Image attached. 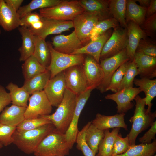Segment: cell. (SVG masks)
I'll list each match as a JSON object with an SVG mask.
<instances>
[{"label": "cell", "instance_id": "cell-12", "mask_svg": "<svg viewBox=\"0 0 156 156\" xmlns=\"http://www.w3.org/2000/svg\"><path fill=\"white\" fill-rule=\"evenodd\" d=\"M66 88L63 71L50 79L43 90L52 106L57 107Z\"/></svg>", "mask_w": 156, "mask_h": 156}, {"label": "cell", "instance_id": "cell-41", "mask_svg": "<svg viewBox=\"0 0 156 156\" xmlns=\"http://www.w3.org/2000/svg\"><path fill=\"white\" fill-rule=\"evenodd\" d=\"M128 62V61L122 64L114 74L106 90V92L110 90L114 93L118 92L119 88L124 76Z\"/></svg>", "mask_w": 156, "mask_h": 156}, {"label": "cell", "instance_id": "cell-23", "mask_svg": "<svg viewBox=\"0 0 156 156\" xmlns=\"http://www.w3.org/2000/svg\"><path fill=\"white\" fill-rule=\"evenodd\" d=\"M26 108L13 104L6 107L0 114V123L16 127L25 119L24 114Z\"/></svg>", "mask_w": 156, "mask_h": 156}, {"label": "cell", "instance_id": "cell-7", "mask_svg": "<svg viewBox=\"0 0 156 156\" xmlns=\"http://www.w3.org/2000/svg\"><path fill=\"white\" fill-rule=\"evenodd\" d=\"M130 60L126 48L117 54L103 60H100V64L104 73L101 84L96 88L102 93L105 92L112 77L117 70L123 63Z\"/></svg>", "mask_w": 156, "mask_h": 156}, {"label": "cell", "instance_id": "cell-39", "mask_svg": "<svg viewBox=\"0 0 156 156\" xmlns=\"http://www.w3.org/2000/svg\"><path fill=\"white\" fill-rule=\"evenodd\" d=\"M91 123L92 121L88 122L80 131H79L76 140L77 148L81 151L84 156H96L87 144L85 140L86 131Z\"/></svg>", "mask_w": 156, "mask_h": 156}, {"label": "cell", "instance_id": "cell-34", "mask_svg": "<svg viewBox=\"0 0 156 156\" xmlns=\"http://www.w3.org/2000/svg\"><path fill=\"white\" fill-rule=\"evenodd\" d=\"M22 68L25 81L29 80L47 69L33 55L24 61Z\"/></svg>", "mask_w": 156, "mask_h": 156}, {"label": "cell", "instance_id": "cell-54", "mask_svg": "<svg viewBox=\"0 0 156 156\" xmlns=\"http://www.w3.org/2000/svg\"><path fill=\"white\" fill-rule=\"evenodd\" d=\"M153 156H156V155H153Z\"/></svg>", "mask_w": 156, "mask_h": 156}, {"label": "cell", "instance_id": "cell-36", "mask_svg": "<svg viewBox=\"0 0 156 156\" xmlns=\"http://www.w3.org/2000/svg\"><path fill=\"white\" fill-rule=\"evenodd\" d=\"M104 135V130L99 129L92 123L86 131V142L95 155L98 152L99 144Z\"/></svg>", "mask_w": 156, "mask_h": 156}, {"label": "cell", "instance_id": "cell-15", "mask_svg": "<svg viewBox=\"0 0 156 156\" xmlns=\"http://www.w3.org/2000/svg\"><path fill=\"white\" fill-rule=\"evenodd\" d=\"M142 92L139 87L126 88L114 94H107L105 98L116 103L118 113H125L133 107V104L131 101Z\"/></svg>", "mask_w": 156, "mask_h": 156}, {"label": "cell", "instance_id": "cell-16", "mask_svg": "<svg viewBox=\"0 0 156 156\" xmlns=\"http://www.w3.org/2000/svg\"><path fill=\"white\" fill-rule=\"evenodd\" d=\"M52 46L56 51L63 53L71 54L75 51L84 46L74 30L68 35H59L52 38Z\"/></svg>", "mask_w": 156, "mask_h": 156}, {"label": "cell", "instance_id": "cell-11", "mask_svg": "<svg viewBox=\"0 0 156 156\" xmlns=\"http://www.w3.org/2000/svg\"><path fill=\"white\" fill-rule=\"evenodd\" d=\"M92 90L88 89L77 95L76 103L71 121L65 133L67 141L72 148L76 140L79 131L78 125L81 113L90 97Z\"/></svg>", "mask_w": 156, "mask_h": 156}, {"label": "cell", "instance_id": "cell-24", "mask_svg": "<svg viewBox=\"0 0 156 156\" xmlns=\"http://www.w3.org/2000/svg\"><path fill=\"white\" fill-rule=\"evenodd\" d=\"M21 35L22 44L18 49L20 61H24L33 55L35 47V36L27 28L21 26L18 28Z\"/></svg>", "mask_w": 156, "mask_h": 156}, {"label": "cell", "instance_id": "cell-9", "mask_svg": "<svg viewBox=\"0 0 156 156\" xmlns=\"http://www.w3.org/2000/svg\"><path fill=\"white\" fill-rule=\"evenodd\" d=\"M29 100L24 114L25 119L38 118L51 113L52 106L43 90L33 93Z\"/></svg>", "mask_w": 156, "mask_h": 156}, {"label": "cell", "instance_id": "cell-19", "mask_svg": "<svg viewBox=\"0 0 156 156\" xmlns=\"http://www.w3.org/2000/svg\"><path fill=\"white\" fill-rule=\"evenodd\" d=\"M113 30L111 29L99 36L94 41L90 42L81 48L75 51L71 54L89 55L93 57L100 64V57L103 47L111 36Z\"/></svg>", "mask_w": 156, "mask_h": 156}, {"label": "cell", "instance_id": "cell-20", "mask_svg": "<svg viewBox=\"0 0 156 156\" xmlns=\"http://www.w3.org/2000/svg\"><path fill=\"white\" fill-rule=\"evenodd\" d=\"M134 60L140 78L151 79L156 76V57L136 52Z\"/></svg>", "mask_w": 156, "mask_h": 156}, {"label": "cell", "instance_id": "cell-51", "mask_svg": "<svg viewBox=\"0 0 156 156\" xmlns=\"http://www.w3.org/2000/svg\"><path fill=\"white\" fill-rule=\"evenodd\" d=\"M136 1L139 3L140 6L147 8L149 6L151 0H138Z\"/></svg>", "mask_w": 156, "mask_h": 156}, {"label": "cell", "instance_id": "cell-50", "mask_svg": "<svg viewBox=\"0 0 156 156\" xmlns=\"http://www.w3.org/2000/svg\"><path fill=\"white\" fill-rule=\"evenodd\" d=\"M156 12V0H151L150 5L147 9L146 17V18L150 16Z\"/></svg>", "mask_w": 156, "mask_h": 156}, {"label": "cell", "instance_id": "cell-28", "mask_svg": "<svg viewBox=\"0 0 156 156\" xmlns=\"http://www.w3.org/2000/svg\"><path fill=\"white\" fill-rule=\"evenodd\" d=\"M50 71L46 69L44 72L25 81L22 87L30 94L36 91L42 90L51 78Z\"/></svg>", "mask_w": 156, "mask_h": 156}, {"label": "cell", "instance_id": "cell-32", "mask_svg": "<svg viewBox=\"0 0 156 156\" xmlns=\"http://www.w3.org/2000/svg\"><path fill=\"white\" fill-rule=\"evenodd\" d=\"M6 88L10 91L9 93L12 104L27 107V102L30 94L22 86L19 87L16 84L10 82L7 86Z\"/></svg>", "mask_w": 156, "mask_h": 156}, {"label": "cell", "instance_id": "cell-27", "mask_svg": "<svg viewBox=\"0 0 156 156\" xmlns=\"http://www.w3.org/2000/svg\"><path fill=\"white\" fill-rule=\"evenodd\" d=\"M147 8L138 5L135 0H126V21H132L139 26L145 21Z\"/></svg>", "mask_w": 156, "mask_h": 156}, {"label": "cell", "instance_id": "cell-5", "mask_svg": "<svg viewBox=\"0 0 156 156\" xmlns=\"http://www.w3.org/2000/svg\"><path fill=\"white\" fill-rule=\"evenodd\" d=\"M84 12L78 0H62L53 7L40 9L39 14L44 18L62 21H73Z\"/></svg>", "mask_w": 156, "mask_h": 156}, {"label": "cell", "instance_id": "cell-53", "mask_svg": "<svg viewBox=\"0 0 156 156\" xmlns=\"http://www.w3.org/2000/svg\"><path fill=\"white\" fill-rule=\"evenodd\" d=\"M1 30H0V34L1 33Z\"/></svg>", "mask_w": 156, "mask_h": 156}, {"label": "cell", "instance_id": "cell-44", "mask_svg": "<svg viewBox=\"0 0 156 156\" xmlns=\"http://www.w3.org/2000/svg\"><path fill=\"white\" fill-rule=\"evenodd\" d=\"M136 52L156 57L155 44L150 41L145 39V38L141 40L137 48Z\"/></svg>", "mask_w": 156, "mask_h": 156}, {"label": "cell", "instance_id": "cell-21", "mask_svg": "<svg viewBox=\"0 0 156 156\" xmlns=\"http://www.w3.org/2000/svg\"><path fill=\"white\" fill-rule=\"evenodd\" d=\"M20 19L17 12L5 2L0 0V25L10 31L20 26Z\"/></svg>", "mask_w": 156, "mask_h": 156}, {"label": "cell", "instance_id": "cell-4", "mask_svg": "<svg viewBox=\"0 0 156 156\" xmlns=\"http://www.w3.org/2000/svg\"><path fill=\"white\" fill-rule=\"evenodd\" d=\"M134 99L135 101V109L133 116L129 120L132 126L127 135L131 145L135 144L138 135L151 126L156 117V111L146 112L144 98H142L138 95Z\"/></svg>", "mask_w": 156, "mask_h": 156}, {"label": "cell", "instance_id": "cell-8", "mask_svg": "<svg viewBox=\"0 0 156 156\" xmlns=\"http://www.w3.org/2000/svg\"><path fill=\"white\" fill-rule=\"evenodd\" d=\"M127 40V29L119 26L114 29L111 36L103 47L100 60L112 57L125 49Z\"/></svg>", "mask_w": 156, "mask_h": 156}, {"label": "cell", "instance_id": "cell-13", "mask_svg": "<svg viewBox=\"0 0 156 156\" xmlns=\"http://www.w3.org/2000/svg\"><path fill=\"white\" fill-rule=\"evenodd\" d=\"M64 73L67 88L77 95L87 89L82 65L72 66L65 70Z\"/></svg>", "mask_w": 156, "mask_h": 156}, {"label": "cell", "instance_id": "cell-35", "mask_svg": "<svg viewBox=\"0 0 156 156\" xmlns=\"http://www.w3.org/2000/svg\"><path fill=\"white\" fill-rule=\"evenodd\" d=\"M62 1L33 0L27 5L21 7L17 12L20 18L21 19L36 9L53 7L59 4Z\"/></svg>", "mask_w": 156, "mask_h": 156}, {"label": "cell", "instance_id": "cell-42", "mask_svg": "<svg viewBox=\"0 0 156 156\" xmlns=\"http://www.w3.org/2000/svg\"><path fill=\"white\" fill-rule=\"evenodd\" d=\"M129 143L128 135L125 138H122L120 134H118L114 140L112 151V156L122 154L129 148Z\"/></svg>", "mask_w": 156, "mask_h": 156}, {"label": "cell", "instance_id": "cell-52", "mask_svg": "<svg viewBox=\"0 0 156 156\" xmlns=\"http://www.w3.org/2000/svg\"><path fill=\"white\" fill-rule=\"evenodd\" d=\"M3 145L0 142V149L3 147Z\"/></svg>", "mask_w": 156, "mask_h": 156}, {"label": "cell", "instance_id": "cell-31", "mask_svg": "<svg viewBox=\"0 0 156 156\" xmlns=\"http://www.w3.org/2000/svg\"><path fill=\"white\" fill-rule=\"evenodd\" d=\"M120 130V128H115L111 132L109 129L104 130V136L99 144L96 156H112L114 140Z\"/></svg>", "mask_w": 156, "mask_h": 156}, {"label": "cell", "instance_id": "cell-29", "mask_svg": "<svg viewBox=\"0 0 156 156\" xmlns=\"http://www.w3.org/2000/svg\"><path fill=\"white\" fill-rule=\"evenodd\" d=\"M46 69L50 65L51 54L45 40L35 36V47L33 55Z\"/></svg>", "mask_w": 156, "mask_h": 156}, {"label": "cell", "instance_id": "cell-3", "mask_svg": "<svg viewBox=\"0 0 156 156\" xmlns=\"http://www.w3.org/2000/svg\"><path fill=\"white\" fill-rule=\"evenodd\" d=\"M71 148L65 134L55 129L42 140L33 154L35 156H66Z\"/></svg>", "mask_w": 156, "mask_h": 156}, {"label": "cell", "instance_id": "cell-38", "mask_svg": "<svg viewBox=\"0 0 156 156\" xmlns=\"http://www.w3.org/2000/svg\"><path fill=\"white\" fill-rule=\"evenodd\" d=\"M139 74L134 59L128 61L122 80L118 91L123 88L133 87V82L135 77Z\"/></svg>", "mask_w": 156, "mask_h": 156}, {"label": "cell", "instance_id": "cell-33", "mask_svg": "<svg viewBox=\"0 0 156 156\" xmlns=\"http://www.w3.org/2000/svg\"><path fill=\"white\" fill-rule=\"evenodd\" d=\"M156 151V141L149 144L131 145L124 153L114 156H153Z\"/></svg>", "mask_w": 156, "mask_h": 156}, {"label": "cell", "instance_id": "cell-1", "mask_svg": "<svg viewBox=\"0 0 156 156\" xmlns=\"http://www.w3.org/2000/svg\"><path fill=\"white\" fill-rule=\"evenodd\" d=\"M55 129L51 123L32 130H16L12 136L13 143L26 154L33 153L42 140Z\"/></svg>", "mask_w": 156, "mask_h": 156}, {"label": "cell", "instance_id": "cell-47", "mask_svg": "<svg viewBox=\"0 0 156 156\" xmlns=\"http://www.w3.org/2000/svg\"><path fill=\"white\" fill-rule=\"evenodd\" d=\"M149 130L144 135L139 139L141 143L149 144L151 140L155 138L156 134V121H154L151 126Z\"/></svg>", "mask_w": 156, "mask_h": 156}, {"label": "cell", "instance_id": "cell-45", "mask_svg": "<svg viewBox=\"0 0 156 156\" xmlns=\"http://www.w3.org/2000/svg\"><path fill=\"white\" fill-rule=\"evenodd\" d=\"M140 26L146 35L152 38L155 37L156 32V13L146 18Z\"/></svg>", "mask_w": 156, "mask_h": 156}, {"label": "cell", "instance_id": "cell-49", "mask_svg": "<svg viewBox=\"0 0 156 156\" xmlns=\"http://www.w3.org/2000/svg\"><path fill=\"white\" fill-rule=\"evenodd\" d=\"M5 2L12 9L17 11L23 1V0H5Z\"/></svg>", "mask_w": 156, "mask_h": 156}, {"label": "cell", "instance_id": "cell-14", "mask_svg": "<svg viewBox=\"0 0 156 156\" xmlns=\"http://www.w3.org/2000/svg\"><path fill=\"white\" fill-rule=\"evenodd\" d=\"M86 80L87 89L93 90L101 83L104 73L100 64L90 55H86L82 64Z\"/></svg>", "mask_w": 156, "mask_h": 156}, {"label": "cell", "instance_id": "cell-17", "mask_svg": "<svg viewBox=\"0 0 156 156\" xmlns=\"http://www.w3.org/2000/svg\"><path fill=\"white\" fill-rule=\"evenodd\" d=\"M73 27L72 21H62L43 17L42 27L34 36L45 40L49 35L60 34Z\"/></svg>", "mask_w": 156, "mask_h": 156}, {"label": "cell", "instance_id": "cell-2", "mask_svg": "<svg viewBox=\"0 0 156 156\" xmlns=\"http://www.w3.org/2000/svg\"><path fill=\"white\" fill-rule=\"evenodd\" d=\"M77 96V95L66 88L63 99L55 112L39 117L50 120L56 130L65 134L72 120Z\"/></svg>", "mask_w": 156, "mask_h": 156}, {"label": "cell", "instance_id": "cell-10", "mask_svg": "<svg viewBox=\"0 0 156 156\" xmlns=\"http://www.w3.org/2000/svg\"><path fill=\"white\" fill-rule=\"evenodd\" d=\"M102 20L98 15L84 12L72 21L73 27L77 37L85 43L88 41H90L92 29L98 22Z\"/></svg>", "mask_w": 156, "mask_h": 156}, {"label": "cell", "instance_id": "cell-30", "mask_svg": "<svg viewBox=\"0 0 156 156\" xmlns=\"http://www.w3.org/2000/svg\"><path fill=\"white\" fill-rule=\"evenodd\" d=\"M109 6L110 13L112 17L120 23L122 27L127 29L126 0H109Z\"/></svg>", "mask_w": 156, "mask_h": 156}, {"label": "cell", "instance_id": "cell-37", "mask_svg": "<svg viewBox=\"0 0 156 156\" xmlns=\"http://www.w3.org/2000/svg\"><path fill=\"white\" fill-rule=\"evenodd\" d=\"M118 24L117 21L113 17L99 21L95 25L91 32L90 42L95 40L109 29H114L119 26Z\"/></svg>", "mask_w": 156, "mask_h": 156}, {"label": "cell", "instance_id": "cell-22", "mask_svg": "<svg viewBox=\"0 0 156 156\" xmlns=\"http://www.w3.org/2000/svg\"><path fill=\"white\" fill-rule=\"evenodd\" d=\"M125 115V113H121L107 116L98 113L92 123L102 130L115 128H122L127 130V125L124 121Z\"/></svg>", "mask_w": 156, "mask_h": 156}, {"label": "cell", "instance_id": "cell-43", "mask_svg": "<svg viewBox=\"0 0 156 156\" xmlns=\"http://www.w3.org/2000/svg\"><path fill=\"white\" fill-rule=\"evenodd\" d=\"M16 127L0 123V142L3 146H7L13 143L12 136Z\"/></svg>", "mask_w": 156, "mask_h": 156}, {"label": "cell", "instance_id": "cell-6", "mask_svg": "<svg viewBox=\"0 0 156 156\" xmlns=\"http://www.w3.org/2000/svg\"><path fill=\"white\" fill-rule=\"evenodd\" d=\"M47 43L51 54V62L47 68L51 73L50 79L69 68L83 64L84 55L61 53L54 49L51 42Z\"/></svg>", "mask_w": 156, "mask_h": 156}, {"label": "cell", "instance_id": "cell-26", "mask_svg": "<svg viewBox=\"0 0 156 156\" xmlns=\"http://www.w3.org/2000/svg\"><path fill=\"white\" fill-rule=\"evenodd\" d=\"M133 83L145 93V105L148 106L146 109L147 113L151 112L152 104L151 101L156 96V79H151L146 78L135 79Z\"/></svg>", "mask_w": 156, "mask_h": 156}, {"label": "cell", "instance_id": "cell-25", "mask_svg": "<svg viewBox=\"0 0 156 156\" xmlns=\"http://www.w3.org/2000/svg\"><path fill=\"white\" fill-rule=\"evenodd\" d=\"M78 1L85 12L98 15L103 19L112 17L109 12V0H80Z\"/></svg>", "mask_w": 156, "mask_h": 156}, {"label": "cell", "instance_id": "cell-18", "mask_svg": "<svg viewBox=\"0 0 156 156\" xmlns=\"http://www.w3.org/2000/svg\"><path fill=\"white\" fill-rule=\"evenodd\" d=\"M127 28L128 36L126 47L127 55L131 60L134 59L137 48L141 39H144L146 34L140 26L132 21L129 22Z\"/></svg>", "mask_w": 156, "mask_h": 156}, {"label": "cell", "instance_id": "cell-46", "mask_svg": "<svg viewBox=\"0 0 156 156\" xmlns=\"http://www.w3.org/2000/svg\"><path fill=\"white\" fill-rule=\"evenodd\" d=\"M42 17L39 13H30L20 19V26L29 28L31 26L40 20Z\"/></svg>", "mask_w": 156, "mask_h": 156}, {"label": "cell", "instance_id": "cell-40", "mask_svg": "<svg viewBox=\"0 0 156 156\" xmlns=\"http://www.w3.org/2000/svg\"><path fill=\"white\" fill-rule=\"evenodd\" d=\"M51 123L50 120L41 117L25 119L16 127V130L18 131L32 130Z\"/></svg>", "mask_w": 156, "mask_h": 156}, {"label": "cell", "instance_id": "cell-48", "mask_svg": "<svg viewBox=\"0 0 156 156\" xmlns=\"http://www.w3.org/2000/svg\"><path fill=\"white\" fill-rule=\"evenodd\" d=\"M11 102L9 93H8L4 87L0 85V113Z\"/></svg>", "mask_w": 156, "mask_h": 156}]
</instances>
